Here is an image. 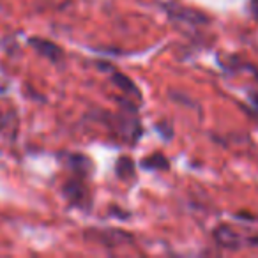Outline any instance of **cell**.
<instances>
[{
  "instance_id": "1",
  "label": "cell",
  "mask_w": 258,
  "mask_h": 258,
  "mask_svg": "<svg viewBox=\"0 0 258 258\" xmlns=\"http://www.w3.org/2000/svg\"><path fill=\"white\" fill-rule=\"evenodd\" d=\"M166 13L172 20L180 23H187V25H207L209 23V16H205L204 13L197 11V9H191V8H184V6H175V4H168L165 6Z\"/></svg>"
},
{
  "instance_id": "2",
  "label": "cell",
  "mask_w": 258,
  "mask_h": 258,
  "mask_svg": "<svg viewBox=\"0 0 258 258\" xmlns=\"http://www.w3.org/2000/svg\"><path fill=\"white\" fill-rule=\"evenodd\" d=\"M214 239L225 249H239L242 244H246V239L237 232L235 228H232L230 225H219L214 230Z\"/></svg>"
},
{
  "instance_id": "3",
  "label": "cell",
  "mask_w": 258,
  "mask_h": 258,
  "mask_svg": "<svg viewBox=\"0 0 258 258\" xmlns=\"http://www.w3.org/2000/svg\"><path fill=\"white\" fill-rule=\"evenodd\" d=\"M64 195L69 200L71 205H76V207H89L90 204V197L89 191H87V186L83 184L82 179H71L69 182L64 184Z\"/></svg>"
},
{
  "instance_id": "4",
  "label": "cell",
  "mask_w": 258,
  "mask_h": 258,
  "mask_svg": "<svg viewBox=\"0 0 258 258\" xmlns=\"http://www.w3.org/2000/svg\"><path fill=\"white\" fill-rule=\"evenodd\" d=\"M87 239H94L103 246H120V244L131 242L133 237L124 233L122 230H90L87 232Z\"/></svg>"
},
{
  "instance_id": "5",
  "label": "cell",
  "mask_w": 258,
  "mask_h": 258,
  "mask_svg": "<svg viewBox=\"0 0 258 258\" xmlns=\"http://www.w3.org/2000/svg\"><path fill=\"white\" fill-rule=\"evenodd\" d=\"M30 44L41 57L48 58L50 62H60L64 58V50L53 41L43 39V37H30Z\"/></svg>"
},
{
  "instance_id": "6",
  "label": "cell",
  "mask_w": 258,
  "mask_h": 258,
  "mask_svg": "<svg viewBox=\"0 0 258 258\" xmlns=\"http://www.w3.org/2000/svg\"><path fill=\"white\" fill-rule=\"evenodd\" d=\"M68 165L76 175H89V172L92 170V163L87 156H82V154H73L68 158Z\"/></svg>"
},
{
  "instance_id": "7",
  "label": "cell",
  "mask_w": 258,
  "mask_h": 258,
  "mask_svg": "<svg viewBox=\"0 0 258 258\" xmlns=\"http://www.w3.org/2000/svg\"><path fill=\"white\" fill-rule=\"evenodd\" d=\"M111 82H113L120 90H124L125 94H131V96L140 97V99H142L140 90L137 89V85H135L133 80L129 78V76L122 75V73H113V75H111Z\"/></svg>"
},
{
  "instance_id": "8",
  "label": "cell",
  "mask_w": 258,
  "mask_h": 258,
  "mask_svg": "<svg viewBox=\"0 0 258 258\" xmlns=\"http://www.w3.org/2000/svg\"><path fill=\"white\" fill-rule=\"evenodd\" d=\"M115 172L118 179H131L135 177V161L129 156H120L115 165Z\"/></svg>"
},
{
  "instance_id": "9",
  "label": "cell",
  "mask_w": 258,
  "mask_h": 258,
  "mask_svg": "<svg viewBox=\"0 0 258 258\" xmlns=\"http://www.w3.org/2000/svg\"><path fill=\"white\" fill-rule=\"evenodd\" d=\"M142 166L147 170H168L170 168V161L166 159L165 154L161 152H156V154H151L149 158L144 159Z\"/></svg>"
},
{
  "instance_id": "10",
  "label": "cell",
  "mask_w": 258,
  "mask_h": 258,
  "mask_svg": "<svg viewBox=\"0 0 258 258\" xmlns=\"http://www.w3.org/2000/svg\"><path fill=\"white\" fill-rule=\"evenodd\" d=\"M249 11L258 20V0H249Z\"/></svg>"
},
{
  "instance_id": "11",
  "label": "cell",
  "mask_w": 258,
  "mask_h": 258,
  "mask_svg": "<svg viewBox=\"0 0 258 258\" xmlns=\"http://www.w3.org/2000/svg\"><path fill=\"white\" fill-rule=\"evenodd\" d=\"M249 103L258 110V92H249Z\"/></svg>"
},
{
  "instance_id": "12",
  "label": "cell",
  "mask_w": 258,
  "mask_h": 258,
  "mask_svg": "<svg viewBox=\"0 0 258 258\" xmlns=\"http://www.w3.org/2000/svg\"><path fill=\"white\" fill-rule=\"evenodd\" d=\"M246 244H247V246H256V247H258V235L247 237V239H246Z\"/></svg>"
}]
</instances>
